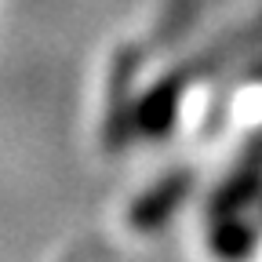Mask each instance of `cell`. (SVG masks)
Instances as JSON below:
<instances>
[{
	"instance_id": "obj_1",
	"label": "cell",
	"mask_w": 262,
	"mask_h": 262,
	"mask_svg": "<svg viewBox=\"0 0 262 262\" xmlns=\"http://www.w3.org/2000/svg\"><path fill=\"white\" fill-rule=\"evenodd\" d=\"M182 186H186V179H171V182H164L160 189H153L149 196H142L139 208H135V222H139V226L160 222V215L168 211V208L179 201V196H182Z\"/></svg>"
}]
</instances>
